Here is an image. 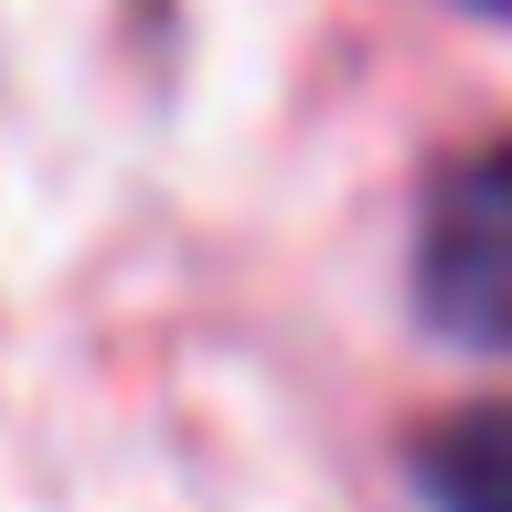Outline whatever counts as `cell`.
<instances>
[{
	"label": "cell",
	"mask_w": 512,
	"mask_h": 512,
	"mask_svg": "<svg viewBox=\"0 0 512 512\" xmlns=\"http://www.w3.org/2000/svg\"><path fill=\"white\" fill-rule=\"evenodd\" d=\"M416 299L448 342L470 352H512V139L470 150L427 192L416 224Z\"/></svg>",
	"instance_id": "cell-1"
},
{
	"label": "cell",
	"mask_w": 512,
	"mask_h": 512,
	"mask_svg": "<svg viewBox=\"0 0 512 512\" xmlns=\"http://www.w3.org/2000/svg\"><path fill=\"white\" fill-rule=\"evenodd\" d=\"M416 480H427L438 512H512V406L448 416L427 438V459H416Z\"/></svg>",
	"instance_id": "cell-2"
}]
</instances>
